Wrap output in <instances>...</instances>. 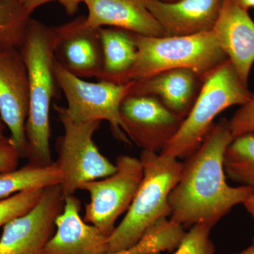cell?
<instances>
[{"label":"cell","mask_w":254,"mask_h":254,"mask_svg":"<svg viewBox=\"0 0 254 254\" xmlns=\"http://www.w3.org/2000/svg\"><path fill=\"white\" fill-rule=\"evenodd\" d=\"M233 139L229 120L222 119L214 124L200 146L183 163L169 203L170 219L184 228L198 224L213 227L234 207L244 204L254 194L250 187L227 183L224 157Z\"/></svg>","instance_id":"6da1fadb"},{"label":"cell","mask_w":254,"mask_h":254,"mask_svg":"<svg viewBox=\"0 0 254 254\" xmlns=\"http://www.w3.org/2000/svg\"><path fill=\"white\" fill-rule=\"evenodd\" d=\"M56 30L31 18L20 53L27 68L29 109L26 120V158L38 165H52L50 108L58 86L55 76Z\"/></svg>","instance_id":"7a4b0ae2"},{"label":"cell","mask_w":254,"mask_h":254,"mask_svg":"<svg viewBox=\"0 0 254 254\" xmlns=\"http://www.w3.org/2000/svg\"><path fill=\"white\" fill-rule=\"evenodd\" d=\"M143 177L126 215L109 237V252L130 248L160 219L171 215L169 197L180 178L183 163L160 153L142 150Z\"/></svg>","instance_id":"3957f363"},{"label":"cell","mask_w":254,"mask_h":254,"mask_svg":"<svg viewBox=\"0 0 254 254\" xmlns=\"http://www.w3.org/2000/svg\"><path fill=\"white\" fill-rule=\"evenodd\" d=\"M252 93L241 81L231 62L225 60L203 77L190 113L160 154L177 159L188 158L201 144L215 119L230 107L245 104Z\"/></svg>","instance_id":"277c9868"},{"label":"cell","mask_w":254,"mask_h":254,"mask_svg":"<svg viewBox=\"0 0 254 254\" xmlns=\"http://www.w3.org/2000/svg\"><path fill=\"white\" fill-rule=\"evenodd\" d=\"M137 56L128 79L138 81L168 70L190 68L204 77L227 60L213 31L187 36L149 37L134 33Z\"/></svg>","instance_id":"5b68a950"},{"label":"cell","mask_w":254,"mask_h":254,"mask_svg":"<svg viewBox=\"0 0 254 254\" xmlns=\"http://www.w3.org/2000/svg\"><path fill=\"white\" fill-rule=\"evenodd\" d=\"M54 108L64 127L55 163L61 173L60 186L66 197L74 195L86 182L110 176L116 166L100 153L93 141L101 122L76 123L68 118L63 106L55 105Z\"/></svg>","instance_id":"8992f818"},{"label":"cell","mask_w":254,"mask_h":254,"mask_svg":"<svg viewBox=\"0 0 254 254\" xmlns=\"http://www.w3.org/2000/svg\"><path fill=\"white\" fill-rule=\"evenodd\" d=\"M55 69L58 86L67 103L64 109L68 118L76 123L108 121L114 136L128 143V137L122 129L120 108L129 94L133 81L123 85L86 81L68 72L56 60Z\"/></svg>","instance_id":"52a82bcc"},{"label":"cell","mask_w":254,"mask_h":254,"mask_svg":"<svg viewBox=\"0 0 254 254\" xmlns=\"http://www.w3.org/2000/svg\"><path fill=\"white\" fill-rule=\"evenodd\" d=\"M115 166L116 170L110 176L86 182L79 189L90 195L85 206V221L108 236L115 230L119 217L129 208L143 177L139 158L122 155Z\"/></svg>","instance_id":"ba28073f"},{"label":"cell","mask_w":254,"mask_h":254,"mask_svg":"<svg viewBox=\"0 0 254 254\" xmlns=\"http://www.w3.org/2000/svg\"><path fill=\"white\" fill-rule=\"evenodd\" d=\"M64 200L60 185L45 189L30 211L3 227L0 254H43L55 233V222L63 213Z\"/></svg>","instance_id":"9c48e42d"},{"label":"cell","mask_w":254,"mask_h":254,"mask_svg":"<svg viewBox=\"0 0 254 254\" xmlns=\"http://www.w3.org/2000/svg\"><path fill=\"white\" fill-rule=\"evenodd\" d=\"M122 129L143 150L160 153L183 120L154 96L128 95L120 108Z\"/></svg>","instance_id":"30bf717a"},{"label":"cell","mask_w":254,"mask_h":254,"mask_svg":"<svg viewBox=\"0 0 254 254\" xmlns=\"http://www.w3.org/2000/svg\"><path fill=\"white\" fill-rule=\"evenodd\" d=\"M29 109L27 68L19 50H0V113L10 131V141L26 158V128Z\"/></svg>","instance_id":"8fae6325"},{"label":"cell","mask_w":254,"mask_h":254,"mask_svg":"<svg viewBox=\"0 0 254 254\" xmlns=\"http://www.w3.org/2000/svg\"><path fill=\"white\" fill-rule=\"evenodd\" d=\"M55 58L68 72L78 78L100 77L103 51L100 28L88 26L86 16L56 26Z\"/></svg>","instance_id":"7c38bea8"},{"label":"cell","mask_w":254,"mask_h":254,"mask_svg":"<svg viewBox=\"0 0 254 254\" xmlns=\"http://www.w3.org/2000/svg\"><path fill=\"white\" fill-rule=\"evenodd\" d=\"M213 33L219 46L248 86L254 64V22L248 11L235 0H223Z\"/></svg>","instance_id":"4fadbf2b"},{"label":"cell","mask_w":254,"mask_h":254,"mask_svg":"<svg viewBox=\"0 0 254 254\" xmlns=\"http://www.w3.org/2000/svg\"><path fill=\"white\" fill-rule=\"evenodd\" d=\"M81 201L75 195L65 197L64 206L55 222V233L43 254H106L109 237L82 220Z\"/></svg>","instance_id":"5bb4252c"},{"label":"cell","mask_w":254,"mask_h":254,"mask_svg":"<svg viewBox=\"0 0 254 254\" xmlns=\"http://www.w3.org/2000/svg\"><path fill=\"white\" fill-rule=\"evenodd\" d=\"M164 37L187 36L213 31L223 0H145Z\"/></svg>","instance_id":"9a60e30c"},{"label":"cell","mask_w":254,"mask_h":254,"mask_svg":"<svg viewBox=\"0 0 254 254\" xmlns=\"http://www.w3.org/2000/svg\"><path fill=\"white\" fill-rule=\"evenodd\" d=\"M202 82L203 78L193 70L176 68L141 81H133L128 95L154 96L184 120L194 104Z\"/></svg>","instance_id":"2e32d148"},{"label":"cell","mask_w":254,"mask_h":254,"mask_svg":"<svg viewBox=\"0 0 254 254\" xmlns=\"http://www.w3.org/2000/svg\"><path fill=\"white\" fill-rule=\"evenodd\" d=\"M86 23L95 28H122L143 36L164 37L145 0H85Z\"/></svg>","instance_id":"e0dca14e"},{"label":"cell","mask_w":254,"mask_h":254,"mask_svg":"<svg viewBox=\"0 0 254 254\" xmlns=\"http://www.w3.org/2000/svg\"><path fill=\"white\" fill-rule=\"evenodd\" d=\"M103 51V72L98 80L127 84L136 63L137 46L134 33L122 28H100Z\"/></svg>","instance_id":"ac0fdd59"},{"label":"cell","mask_w":254,"mask_h":254,"mask_svg":"<svg viewBox=\"0 0 254 254\" xmlns=\"http://www.w3.org/2000/svg\"><path fill=\"white\" fill-rule=\"evenodd\" d=\"M61 181V173L55 162L47 166L28 163L23 168L0 173V200L23 190L60 185Z\"/></svg>","instance_id":"d6986e66"},{"label":"cell","mask_w":254,"mask_h":254,"mask_svg":"<svg viewBox=\"0 0 254 254\" xmlns=\"http://www.w3.org/2000/svg\"><path fill=\"white\" fill-rule=\"evenodd\" d=\"M224 168L229 179L254 190V134L234 138L225 151Z\"/></svg>","instance_id":"ffe728a7"},{"label":"cell","mask_w":254,"mask_h":254,"mask_svg":"<svg viewBox=\"0 0 254 254\" xmlns=\"http://www.w3.org/2000/svg\"><path fill=\"white\" fill-rule=\"evenodd\" d=\"M31 16L23 0H0V50H19Z\"/></svg>","instance_id":"44dd1931"},{"label":"cell","mask_w":254,"mask_h":254,"mask_svg":"<svg viewBox=\"0 0 254 254\" xmlns=\"http://www.w3.org/2000/svg\"><path fill=\"white\" fill-rule=\"evenodd\" d=\"M44 190L33 189L23 190L0 200V227L30 211L41 199Z\"/></svg>","instance_id":"7402d4cb"},{"label":"cell","mask_w":254,"mask_h":254,"mask_svg":"<svg viewBox=\"0 0 254 254\" xmlns=\"http://www.w3.org/2000/svg\"><path fill=\"white\" fill-rule=\"evenodd\" d=\"M211 229L206 224L190 227L174 254H215V247L210 237Z\"/></svg>","instance_id":"603a6c76"},{"label":"cell","mask_w":254,"mask_h":254,"mask_svg":"<svg viewBox=\"0 0 254 254\" xmlns=\"http://www.w3.org/2000/svg\"><path fill=\"white\" fill-rule=\"evenodd\" d=\"M230 131L234 138L254 134V92L250 99L237 110L229 120Z\"/></svg>","instance_id":"cb8c5ba5"},{"label":"cell","mask_w":254,"mask_h":254,"mask_svg":"<svg viewBox=\"0 0 254 254\" xmlns=\"http://www.w3.org/2000/svg\"><path fill=\"white\" fill-rule=\"evenodd\" d=\"M20 158L21 155L10 141L9 137L6 141L0 142V173L17 169Z\"/></svg>","instance_id":"d4e9b609"},{"label":"cell","mask_w":254,"mask_h":254,"mask_svg":"<svg viewBox=\"0 0 254 254\" xmlns=\"http://www.w3.org/2000/svg\"><path fill=\"white\" fill-rule=\"evenodd\" d=\"M53 1H59L64 8L66 14L73 15L78 11L80 4L84 2L85 0H23L25 7L31 14L37 8Z\"/></svg>","instance_id":"484cf974"},{"label":"cell","mask_w":254,"mask_h":254,"mask_svg":"<svg viewBox=\"0 0 254 254\" xmlns=\"http://www.w3.org/2000/svg\"><path fill=\"white\" fill-rule=\"evenodd\" d=\"M239 6L248 11L251 8L254 7V0H235Z\"/></svg>","instance_id":"4316f807"},{"label":"cell","mask_w":254,"mask_h":254,"mask_svg":"<svg viewBox=\"0 0 254 254\" xmlns=\"http://www.w3.org/2000/svg\"><path fill=\"white\" fill-rule=\"evenodd\" d=\"M247 211L254 218V194L252 195L247 201L244 203Z\"/></svg>","instance_id":"83f0119b"},{"label":"cell","mask_w":254,"mask_h":254,"mask_svg":"<svg viewBox=\"0 0 254 254\" xmlns=\"http://www.w3.org/2000/svg\"><path fill=\"white\" fill-rule=\"evenodd\" d=\"M6 128V125H5L4 121H3L1 113H0V142L6 141V140L9 138V137H6L4 135L5 128Z\"/></svg>","instance_id":"f1b7e54d"},{"label":"cell","mask_w":254,"mask_h":254,"mask_svg":"<svg viewBox=\"0 0 254 254\" xmlns=\"http://www.w3.org/2000/svg\"><path fill=\"white\" fill-rule=\"evenodd\" d=\"M235 254H254V246L252 245L242 252Z\"/></svg>","instance_id":"f546056e"},{"label":"cell","mask_w":254,"mask_h":254,"mask_svg":"<svg viewBox=\"0 0 254 254\" xmlns=\"http://www.w3.org/2000/svg\"><path fill=\"white\" fill-rule=\"evenodd\" d=\"M106 254H127V252H126V251L124 250V251H120V252H115V253H108Z\"/></svg>","instance_id":"4dcf8cb0"},{"label":"cell","mask_w":254,"mask_h":254,"mask_svg":"<svg viewBox=\"0 0 254 254\" xmlns=\"http://www.w3.org/2000/svg\"><path fill=\"white\" fill-rule=\"evenodd\" d=\"M160 1H165V2H175L179 0H160Z\"/></svg>","instance_id":"1f68e13d"},{"label":"cell","mask_w":254,"mask_h":254,"mask_svg":"<svg viewBox=\"0 0 254 254\" xmlns=\"http://www.w3.org/2000/svg\"><path fill=\"white\" fill-rule=\"evenodd\" d=\"M253 245L254 246V239H253Z\"/></svg>","instance_id":"d6a6232c"}]
</instances>
